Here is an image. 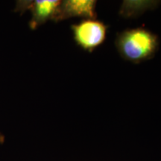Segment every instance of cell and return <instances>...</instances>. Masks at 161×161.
I'll list each match as a JSON object with an SVG mask.
<instances>
[{
	"label": "cell",
	"mask_w": 161,
	"mask_h": 161,
	"mask_svg": "<svg viewBox=\"0 0 161 161\" xmlns=\"http://www.w3.org/2000/svg\"><path fill=\"white\" fill-rule=\"evenodd\" d=\"M115 46L121 58L133 64H140L154 57L159 47L155 34L145 27L125 29L116 35Z\"/></svg>",
	"instance_id": "6da1fadb"
},
{
	"label": "cell",
	"mask_w": 161,
	"mask_h": 161,
	"mask_svg": "<svg viewBox=\"0 0 161 161\" xmlns=\"http://www.w3.org/2000/svg\"><path fill=\"white\" fill-rule=\"evenodd\" d=\"M108 29V25L96 19H84L71 25L76 45L90 53L104 43Z\"/></svg>",
	"instance_id": "7a4b0ae2"
},
{
	"label": "cell",
	"mask_w": 161,
	"mask_h": 161,
	"mask_svg": "<svg viewBox=\"0 0 161 161\" xmlns=\"http://www.w3.org/2000/svg\"><path fill=\"white\" fill-rule=\"evenodd\" d=\"M60 2L59 0H35V1H19L17 3L16 11H25L29 10L31 19L29 27L32 30L37 29L48 20H53Z\"/></svg>",
	"instance_id": "3957f363"
},
{
	"label": "cell",
	"mask_w": 161,
	"mask_h": 161,
	"mask_svg": "<svg viewBox=\"0 0 161 161\" xmlns=\"http://www.w3.org/2000/svg\"><path fill=\"white\" fill-rule=\"evenodd\" d=\"M95 0H65L61 1L53 21L60 22L72 17L96 19Z\"/></svg>",
	"instance_id": "277c9868"
},
{
	"label": "cell",
	"mask_w": 161,
	"mask_h": 161,
	"mask_svg": "<svg viewBox=\"0 0 161 161\" xmlns=\"http://www.w3.org/2000/svg\"><path fill=\"white\" fill-rule=\"evenodd\" d=\"M134 9L125 4H122V8H120V14L125 17H134L140 16V14L146 10L152 8L153 5H156V2H143V1H130Z\"/></svg>",
	"instance_id": "5b68a950"
},
{
	"label": "cell",
	"mask_w": 161,
	"mask_h": 161,
	"mask_svg": "<svg viewBox=\"0 0 161 161\" xmlns=\"http://www.w3.org/2000/svg\"><path fill=\"white\" fill-rule=\"evenodd\" d=\"M4 141H5V136L0 133V143H3Z\"/></svg>",
	"instance_id": "8992f818"
}]
</instances>
